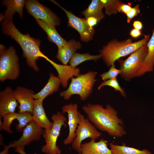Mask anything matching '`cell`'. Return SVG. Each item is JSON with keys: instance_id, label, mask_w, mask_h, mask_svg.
Masks as SVG:
<instances>
[{"instance_id": "obj_2", "label": "cell", "mask_w": 154, "mask_h": 154, "mask_svg": "<svg viewBox=\"0 0 154 154\" xmlns=\"http://www.w3.org/2000/svg\"><path fill=\"white\" fill-rule=\"evenodd\" d=\"M1 26L3 33L10 36L20 46L27 65L35 71H38L37 60L40 57L46 60L48 58L40 50V40L31 37L29 34L25 35L21 33L15 26L13 18L2 21Z\"/></svg>"}, {"instance_id": "obj_25", "label": "cell", "mask_w": 154, "mask_h": 154, "mask_svg": "<svg viewBox=\"0 0 154 154\" xmlns=\"http://www.w3.org/2000/svg\"><path fill=\"white\" fill-rule=\"evenodd\" d=\"M110 149L112 154H151L147 149L139 150L126 146L125 144L121 145H115L112 143L109 144Z\"/></svg>"}, {"instance_id": "obj_18", "label": "cell", "mask_w": 154, "mask_h": 154, "mask_svg": "<svg viewBox=\"0 0 154 154\" xmlns=\"http://www.w3.org/2000/svg\"><path fill=\"white\" fill-rule=\"evenodd\" d=\"M108 146V141L103 139L98 142L92 139L88 142L82 144L80 154H112Z\"/></svg>"}, {"instance_id": "obj_12", "label": "cell", "mask_w": 154, "mask_h": 154, "mask_svg": "<svg viewBox=\"0 0 154 154\" xmlns=\"http://www.w3.org/2000/svg\"><path fill=\"white\" fill-rule=\"evenodd\" d=\"M76 104L71 103L65 105L62 108V113L67 114L69 133L67 137L64 140L65 145L71 143L76 136V131L80 122V112Z\"/></svg>"}, {"instance_id": "obj_30", "label": "cell", "mask_w": 154, "mask_h": 154, "mask_svg": "<svg viewBox=\"0 0 154 154\" xmlns=\"http://www.w3.org/2000/svg\"><path fill=\"white\" fill-rule=\"evenodd\" d=\"M139 5L137 4L133 7H132L131 10L126 15L127 16V22L128 23H130L132 19L140 13Z\"/></svg>"}, {"instance_id": "obj_35", "label": "cell", "mask_w": 154, "mask_h": 154, "mask_svg": "<svg viewBox=\"0 0 154 154\" xmlns=\"http://www.w3.org/2000/svg\"><path fill=\"white\" fill-rule=\"evenodd\" d=\"M24 147H18L15 148V151L20 154H27L24 151Z\"/></svg>"}, {"instance_id": "obj_20", "label": "cell", "mask_w": 154, "mask_h": 154, "mask_svg": "<svg viewBox=\"0 0 154 154\" xmlns=\"http://www.w3.org/2000/svg\"><path fill=\"white\" fill-rule=\"evenodd\" d=\"M25 0H5L2 1L3 5L7 7L3 13L0 15L1 21L12 18L14 14L18 13L20 18L22 19L23 10L25 5Z\"/></svg>"}, {"instance_id": "obj_15", "label": "cell", "mask_w": 154, "mask_h": 154, "mask_svg": "<svg viewBox=\"0 0 154 154\" xmlns=\"http://www.w3.org/2000/svg\"><path fill=\"white\" fill-rule=\"evenodd\" d=\"M18 106L13 90L11 87H6L0 92V115L4 116L15 112Z\"/></svg>"}, {"instance_id": "obj_1", "label": "cell", "mask_w": 154, "mask_h": 154, "mask_svg": "<svg viewBox=\"0 0 154 154\" xmlns=\"http://www.w3.org/2000/svg\"><path fill=\"white\" fill-rule=\"evenodd\" d=\"M82 108L88 119L101 131L117 137H122L126 134L123 120L118 117L117 111L110 104H107L104 108L99 104H88Z\"/></svg>"}, {"instance_id": "obj_21", "label": "cell", "mask_w": 154, "mask_h": 154, "mask_svg": "<svg viewBox=\"0 0 154 154\" xmlns=\"http://www.w3.org/2000/svg\"><path fill=\"white\" fill-rule=\"evenodd\" d=\"M82 44L74 39L69 40L60 49H58L56 57L63 64L67 65L77 50L80 49Z\"/></svg>"}, {"instance_id": "obj_6", "label": "cell", "mask_w": 154, "mask_h": 154, "mask_svg": "<svg viewBox=\"0 0 154 154\" xmlns=\"http://www.w3.org/2000/svg\"><path fill=\"white\" fill-rule=\"evenodd\" d=\"M51 119L53 121L52 128L49 130H44L43 136L46 144L42 147V151L47 154H60L61 151L57 146L56 142L62 127L67 126L65 123L67 119L60 112L53 115Z\"/></svg>"}, {"instance_id": "obj_4", "label": "cell", "mask_w": 154, "mask_h": 154, "mask_svg": "<svg viewBox=\"0 0 154 154\" xmlns=\"http://www.w3.org/2000/svg\"><path fill=\"white\" fill-rule=\"evenodd\" d=\"M97 74L96 72L90 71L72 78L68 88L60 92V96L68 100L72 95L77 94L79 96L81 100H86L92 93L93 86L97 80L95 78Z\"/></svg>"}, {"instance_id": "obj_22", "label": "cell", "mask_w": 154, "mask_h": 154, "mask_svg": "<svg viewBox=\"0 0 154 154\" xmlns=\"http://www.w3.org/2000/svg\"><path fill=\"white\" fill-rule=\"evenodd\" d=\"M35 20L38 24L46 33L48 40L55 43L57 46L58 49L61 48L67 44L68 42L59 34L55 26L42 20Z\"/></svg>"}, {"instance_id": "obj_28", "label": "cell", "mask_w": 154, "mask_h": 154, "mask_svg": "<svg viewBox=\"0 0 154 154\" xmlns=\"http://www.w3.org/2000/svg\"><path fill=\"white\" fill-rule=\"evenodd\" d=\"M106 86L112 87L116 91H118L122 96L124 97H126V95L124 89L120 85L117 78L104 81L99 85L98 89L100 90L102 88Z\"/></svg>"}, {"instance_id": "obj_7", "label": "cell", "mask_w": 154, "mask_h": 154, "mask_svg": "<svg viewBox=\"0 0 154 154\" xmlns=\"http://www.w3.org/2000/svg\"><path fill=\"white\" fill-rule=\"evenodd\" d=\"M147 44L131 54L125 60L119 59L120 77L126 81L136 77V75L147 53Z\"/></svg>"}, {"instance_id": "obj_27", "label": "cell", "mask_w": 154, "mask_h": 154, "mask_svg": "<svg viewBox=\"0 0 154 154\" xmlns=\"http://www.w3.org/2000/svg\"><path fill=\"white\" fill-rule=\"evenodd\" d=\"M105 9V13L110 16L117 13L118 9L122 3V2L118 0H101Z\"/></svg>"}, {"instance_id": "obj_33", "label": "cell", "mask_w": 154, "mask_h": 154, "mask_svg": "<svg viewBox=\"0 0 154 154\" xmlns=\"http://www.w3.org/2000/svg\"><path fill=\"white\" fill-rule=\"evenodd\" d=\"M129 35L132 38H137L141 35V31L133 28L130 31Z\"/></svg>"}, {"instance_id": "obj_29", "label": "cell", "mask_w": 154, "mask_h": 154, "mask_svg": "<svg viewBox=\"0 0 154 154\" xmlns=\"http://www.w3.org/2000/svg\"><path fill=\"white\" fill-rule=\"evenodd\" d=\"M121 71L119 69L116 68L114 64L112 65L109 70L105 72L100 75L102 79L104 81L108 80L117 78V76L120 75Z\"/></svg>"}, {"instance_id": "obj_3", "label": "cell", "mask_w": 154, "mask_h": 154, "mask_svg": "<svg viewBox=\"0 0 154 154\" xmlns=\"http://www.w3.org/2000/svg\"><path fill=\"white\" fill-rule=\"evenodd\" d=\"M150 38L149 35H145L142 39L135 42L130 38L122 41L112 40L100 50L101 58L106 65L110 67L117 60L130 54L147 44Z\"/></svg>"}, {"instance_id": "obj_26", "label": "cell", "mask_w": 154, "mask_h": 154, "mask_svg": "<svg viewBox=\"0 0 154 154\" xmlns=\"http://www.w3.org/2000/svg\"><path fill=\"white\" fill-rule=\"evenodd\" d=\"M101 58L102 55L100 54L94 55L88 53L83 54L76 53L72 56L69 62L70 66L73 68H76L84 62L90 60L96 61Z\"/></svg>"}, {"instance_id": "obj_34", "label": "cell", "mask_w": 154, "mask_h": 154, "mask_svg": "<svg viewBox=\"0 0 154 154\" xmlns=\"http://www.w3.org/2000/svg\"><path fill=\"white\" fill-rule=\"evenodd\" d=\"M133 26L134 28L141 31L143 28V25L141 22L139 21H135L133 23Z\"/></svg>"}, {"instance_id": "obj_8", "label": "cell", "mask_w": 154, "mask_h": 154, "mask_svg": "<svg viewBox=\"0 0 154 154\" xmlns=\"http://www.w3.org/2000/svg\"><path fill=\"white\" fill-rule=\"evenodd\" d=\"M79 116L80 122L76 131V136L71 143L72 149L80 154L81 145L83 140L88 138L98 139L102 134L80 112Z\"/></svg>"}, {"instance_id": "obj_13", "label": "cell", "mask_w": 154, "mask_h": 154, "mask_svg": "<svg viewBox=\"0 0 154 154\" xmlns=\"http://www.w3.org/2000/svg\"><path fill=\"white\" fill-rule=\"evenodd\" d=\"M15 97L19 104V113H29L32 114L35 103V94L32 90L18 86L14 90Z\"/></svg>"}, {"instance_id": "obj_16", "label": "cell", "mask_w": 154, "mask_h": 154, "mask_svg": "<svg viewBox=\"0 0 154 154\" xmlns=\"http://www.w3.org/2000/svg\"><path fill=\"white\" fill-rule=\"evenodd\" d=\"M46 60L49 62L56 70L57 76L59 79L62 86L64 88L67 87L68 81L74 77H76L80 74V68H73L70 65L58 64L48 58Z\"/></svg>"}, {"instance_id": "obj_9", "label": "cell", "mask_w": 154, "mask_h": 154, "mask_svg": "<svg viewBox=\"0 0 154 154\" xmlns=\"http://www.w3.org/2000/svg\"><path fill=\"white\" fill-rule=\"evenodd\" d=\"M25 5L28 13L35 19L42 20L55 27L60 25V20L57 15L37 0H26Z\"/></svg>"}, {"instance_id": "obj_10", "label": "cell", "mask_w": 154, "mask_h": 154, "mask_svg": "<svg viewBox=\"0 0 154 154\" xmlns=\"http://www.w3.org/2000/svg\"><path fill=\"white\" fill-rule=\"evenodd\" d=\"M23 131L20 138L12 142L8 146H5V149L0 154H7L8 149L11 147L15 148L24 147L33 141H38L43 135L44 130L33 121L27 125Z\"/></svg>"}, {"instance_id": "obj_5", "label": "cell", "mask_w": 154, "mask_h": 154, "mask_svg": "<svg viewBox=\"0 0 154 154\" xmlns=\"http://www.w3.org/2000/svg\"><path fill=\"white\" fill-rule=\"evenodd\" d=\"M20 73L19 58L14 48L11 46L7 48L4 45L0 44V81L16 80Z\"/></svg>"}, {"instance_id": "obj_19", "label": "cell", "mask_w": 154, "mask_h": 154, "mask_svg": "<svg viewBox=\"0 0 154 154\" xmlns=\"http://www.w3.org/2000/svg\"><path fill=\"white\" fill-rule=\"evenodd\" d=\"M147 53L136 75L140 77L147 72L153 70L154 68V29L152 35L147 44Z\"/></svg>"}, {"instance_id": "obj_17", "label": "cell", "mask_w": 154, "mask_h": 154, "mask_svg": "<svg viewBox=\"0 0 154 154\" xmlns=\"http://www.w3.org/2000/svg\"><path fill=\"white\" fill-rule=\"evenodd\" d=\"M42 99H35L32 114L33 121L45 130L50 129L53 123L48 119L43 106Z\"/></svg>"}, {"instance_id": "obj_14", "label": "cell", "mask_w": 154, "mask_h": 154, "mask_svg": "<svg viewBox=\"0 0 154 154\" xmlns=\"http://www.w3.org/2000/svg\"><path fill=\"white\" fill-rule=\"evenodd\" d=\"M3 120H0V129L9 133L13 132L10 129L11 124L14 119H16L19 123L16 125L17 130L20 132L23 131V129L30 122L33 121L32 114L29 113H16L6 114L3 117Z\"/></svg>"}, {"instance_id": "obj_24", "label": "cell", "mask_w": 154, "mask_h": 154, "mask_svg": "<svg viewBox=\"0 0 154 154\" xmlns=\"http://www.w3.org/2000/svg\"><path fill=\"white\" fill-rule=\"evenodd\" d=\"M104 5L101 0H92L88 7L81 12L85 18L90 17L97 18L100 21L105 17L102 11Z\"/></svg>"}, {"instance_id": "obj_11", "label": "cell", "mask_w": 154, "mask_h": 154, "mask_svg": "<svg viewBox=\"0 0 154 154\" xmlns=\"http://www.w3.org/2000/svg\"><path fill=\"white\" fill-rule=\"evenodd\" d=\"M50 1L64 12L68 19V26L75 29L78 32L81 40L87 42L92 40L95 30L94 28H91L88 26L85 18L79 17L65 9L56 1L54 0Z\"/></svg>"}, {"instance_id": "obj_23", "label": "cell", "mask_w": 154, "mask_h": 154, "mask_svg": "<svg viewBox=\"0 0 154 154\" xmlns=\"http://www.w3.org/2000/svg\"><path fill=\"white\" fill-rule=\"evenodd\" d=\"M60 84L61 82L58 77L53 73H50L46 85L40 91L34 94L35 99H42L44 100L48 96L58 91Z\"/></svg>"}, {"instance_id": "obj_32", "label": "cell", "mask_w": 154, "mask_h": 154, "mask_svg": "<svg viewBox=\"0 0 154 154\" xmlns=\"http://www.w3.org/2000/svg\"><path fill=\"white\" fill-rule=\"evenodd\" d=\"M132 8L129 5L122 3L118 8V11L126 14L130 11Z\"/></svg>"}, {"instance_id": "obj_31", "label": "cell", "mask_w": 154, "mask_h": 154, "mask_svg": "<svg viewBox=\"0 0 154 154\" xmlns=\"http://www.w3.org/2000/svg\"><path fill=\"white\" fill-rule=\"evenodd\" d=\"M85 19L88 25L91 28H94V27L100 21L97 18L94 17H90Z\"/></svg>"}]
</instances>
